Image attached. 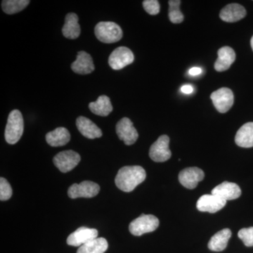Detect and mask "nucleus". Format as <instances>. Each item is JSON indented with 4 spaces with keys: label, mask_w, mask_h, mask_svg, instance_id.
Returning <instances> with one entry per match:
<instances>
[{
    "label": "nucleus",
    "mask_w": 253,
    "mask_h": 253,
    "mask_svg": "<svg viewBox=\"0 0 253 253\" xmlns=\"http://www.w3.org/2000/svg\"><path fill=\"white\" fill-rule=\"evenodd\" d=\"M146 173L141 166H125L119 169L115 179L118 189L131 192L146 179Z\"/></svg>",
    "instance_id": "nucleus-1"
},
{
    "label": "nucleus",
    "mask_w": 253,
    "mask_h": 253,
    "mask_svg": "<svg viewBox=\"0 0 253 253\" xmlns=\"http://www.w3.org/2000/svg\"><path fill=\"white\" fill-rule=\"evenodd\" d=\"M23 129L24 122L22 114L18 110H13L9 113L5 129L4 136L6 142L9 144H16L23 135Z\"/></svg>",
    "instance_id": "nucleus-2"
},
{
    "label": "nucleus",
    "mask_w": 253,
    "mask_h": 253,
    "mask_svg": "<svg viewBox=\"0 0 253 253\" xmlns=\"http://www.w3.org/2000/svg\"><path fill=\"white\" fill-rule=\"evenodd\" d=\"M95 36L101 42H117L123 38V31L116 23L111 21H101L96 25L94 29Z\"/></svg>",
    "instance_id": "nucleus-3"
},
{
    "label": "nucleus",
    "mask_w": 253,
    "mask_h": 253,
    "mask_svg": "<svg viewBox=\"0 0 253 253\" xmlns=\"http://www.w3.org/2000/svg\"><path fill=\"white\" fill-rule=\"evenodd\" d=\"M159 223V219L156 216L142 214L131 221L129 230L132 235L139 236L156 230Z\"/></svg>",
    "instance_id": "nucleus-4"
},
{
    "label": "nucleus",
    "mask_w": 253,
    "mask_h": 253,
    "mask_svg": "<svg viewBox=\"0 0 253 253\" xmlns=\"http://www.w3.org/2000/svg\"><path fill=\"white\" fill-rule=\"evenodd\" d=\"M81 156L72 150L61 151L55 156L53 162L61 172H70L78 166L81 161Z\"/></svg>",
    "instance_id": "nucleus-5"
},
{
    "label": "nucleus",
    "mask_w": 253,
    "mask_h": 253,
    "mask_svg": "<svg viewBox=\"0 0 253 253\" xmlns=\"http://www.w3.org/2000/svg\"><path fill=\"white\" fill-rule=\"evenodd\" d=\"M169 138L167 135H162L158 138L149 150V156L153 161L157 163L166 162L172 156L169 148Z\"/></svg>",
    "instance_id": "nucleus-6"
},
{
    "label": "nucleus",
    "mask_w": 253,
    "mask_h": 253,
    "mask_svg": "<svg viewBox=\"0 0 253 253\" xmlns=\"http://www.w3.org/2000/svg\"><path fill=\"white\" fill-rule=\"evenodd\" d=\"M134 54L129 48L120 46L110 55L109 63L111 68L118 71L134 62Z\"/></svg>",
    "instance_id": "nucleus-7"
},
{
    "label": "nucleus",
    "mask_w": 253,
    "mask_h": 253,
    "mask_svg": "<svg viewBox=\"0 0 253 253\" xmlns=\"http://www.w3.org/2000/svg\"><path fill=\"white\" fill-rule=\"evenodd\" d=\"M214 107L219 113H225L230 110L234 102V96L229 88L222 87L212 93L211 96Z\"/></svg>",
    "instance_id": "nucleus-8"
},
{
    "label": "nucleus",
    "mask_w": 253,
    "mask_h": 253,
    "mask_svg": "<svg viewBox=\"0 0 253 253\" xmlns=\"http://www.w3.org/2000/svg\"><path fill=\"white\" fill-rule=\"evenodd\" d=\"M100 186L96 183L84 181L81 184H73L68 189V194L71 199L93 198L99 194Z\"/></svg>",
    "instance_id": "nucleus-9"
},
{
    "label": "nucleus",
    "mask_w": 253,
    "mask_h": 253,
    "mask_svg": "<svg viewBox=\"0 0 253 253\" xmlns=\"http://www.w3.org/2000/svg\"><path fill=\"white\" fill-rule=\"evenodd\" d=\"M116 133L121 140L127 146L134 144L139 137V134L128 118H123L116 125Z\"/></svg>",
    "instance_id": "nucleus-10"
},
{
    "label": "nucleus",
    "mask_w": 253,
    "mask_h": 253,
    "mask_svg": "<svg viewBox=\"0 0 253 253\" xmlns=\"http://www.w3.org/2000/svg\"><path fill=\"white\" fill-rule=\"evenodd\" d=\"M97 236L98 231L96 229L82 226L70 234L67 239V244L75 247H81L89 241L96 239Z\"/></svg>",
    "instance_id": "nucleus-11"
},
{
    "label": "nucleus",
    "mask_w": 253,
    "mask_h": 253,
    "mask_svg": "<svg viewBox=\"0 0 253 253\" xmlns=\"http://www.w3.org/2000/svg\"><path fill=\"white\" fill-rule=\"evenodd\" d=\"M204 171L200 168H188L179 172V181L186 189H194L204 179Z\"/></svg>",
    "instance_id": "nucleus-12"
},
{
    "label": "nucleus",
    "mask_w": 253,
    "mask_h": 253,
    "mask_svg": "<svg viewBox=\"0 0 253 253\" xmlns=\"http://www.w3.org/2000/svg\"><path fill=\"white\" fill-rule=\"evenodd\" d=\"M226 201L212 194L201 196L197 201L196 207L201 212L215 213L225 206Z\"/></svg>",
    "instance_id": "nucleus-13"
},
{
    "label": "nucleus",
    "mask_w": 253,
    "mask_h": 253,
    "mask_svg": "<svg viewBox=\"0 0 253 253\" xmlns=\"http://www.w3.org/2000/svg\"><path fill=\"white\" fill-rule=\"evenodd\" d=\"M212 194L224 201H231L241 196V190L235 183L224 181L212 190Z\"/></svg>",
    "instance_id": "nucleus-14"
},
{
    "label": "nucleus",
    "mask_w": 253,
    "mask_h": 253,
    "mask_svg": "<svg viewBox=\"0 0 253 253\" xmlns=\"http://www.w3.org/2000/svg\"><path fill=\"white\" fill-rule=\"evenodd\" d=\"M218 58L214 63V69L223 72L231 67L236 60V53L230 46H223L217 52Z\"/></svg>",
    "instance_id": "nucleus-15"
},
{
    "label": "nucleus",
    "mask_w": 253,
    "mask_h": 253,
    "mask_svg": "<svg viewBox=\"0 0 253 253\" xmlns=\"http://www.w3.org/2000/svg\"><path fill=\"white\" fill-rule=\"evenodd\" d=\"M73 72L81 75H87L94 71V65L90 55L85 51H79L77 59L71 65Z\"/></svg>",
    "instance_id": "nucleus-16"
},
{
    "label": "nucleus",
    "mask_w": 253,
    "mask_h": 253,
    "mask_svg": "<svg viewBox=\"0 0 253 253\" xmlns=\"http://www.w3.org/2000/svg\"><path fill=\"white\" fill-rule=\"evenodd\" d=\"M76 126L80 132L88 139H94L102 136V131L99 126L84 116L78 118L76 120Z\"/></svg>",
    "instance_id": "nucleus-17"
},
{
    "label": "nucleus",
    "mask_w": 253,
    "mask_h": 253,
    "mask_svg": "<svg viewBox=\"0 0 253 253\" xmlns=\"http://www.w3.org/2000/svg\"><path fill=\"white\" fill-rule=\"evenodd\" d=\"M246 16V9L242 5L236 3L226 5L221 10L219 14L221 19L227 23L237 22Z\"/></svg>",
    "instance_id": "nucleus-18"
},
{
    "label": "nucleus",
    "mask_w": 253,
    "mask_h": 253,
    "mask_svg": "<svg viewBox=\"0 0 253 253\" xmlns=\"http://www.w3.org/2000/svg\"><path fill=\"white\" fill-rule=\"evenodd\" d=\"M71 140V134L65 127H58L46 134V141L51 146L58 147L67 144Z\"/></svg>",
    "instance_id": "nucleus-19"
},
{
    "label": "nucleus",
    "mask_w": 253,
    "mask_h": 253,
    "mask_svg": "<svg viewBox=\"0 0 253 253\" xmlns=\"http://www.w3.org/2000/svg\"><path fill=\"white\" fill-rule=\"evenodd\" d=\"M78 16L74 13H70L66 16L65 24L62 33L63 36L68 39H77L81 35V26L78 23Z\"/></svg>",
    "instance_id": "nucleus-20"
},
{
    "label": "nucleus",
    "mask_w": 253,
    "mask_h": 253,
    "mask_svg": "<svg viewBox=\"0 0 253 253\" xmlns=\"http://www.w3.org/2000/svg\"><path fill=\"white\" fill-rule=\"evenodd\" d=\"M236 144L240 147H253V123H246L238 130L235 137Z\"/></svg>",
    "instance_id": "nucleus-21"
},
{
    "label": "nucleus",
    "mask_w": 253,
    "mask_h": 253,
    "mask_svg": "<svg viewBox=\"0 0 253 253\" xmlns=\"http://www.w3.org/2000/svg\"><path fill=\"white\" fill-rule=\"evenodd\" d=\"M231 236V231L229 229H224L219 231L210 240L208 249L214 252H221L227 246L229 240Z\"/></svg>",
    "instance_id": "nucleus-22"
},
{
    "label": "nucleus",
    "mask_w": 253,
    "mask_h": 253,
    "mask_svg": "<svg viewBox=\"0 0 253 253\" xmlns=\"http://www.w3.org/2000/svg\"><path fill=\"white\" fill-rule=\"evenodd\" d=\"M89 109L95 115L107 116L113 111L111 100L106 95H101L95 102L89 103Z\"/></svg>",
    "instance_id": "nucleus-23"
},
{
    "label": "nucleus",
    "mask_w": 253,
    "mask_h": 253,
    "mask_svg": "<svg viewBox=\"0 0 253 253\" xmlns=\"http://www.w3.org/2000/svg\"><path fill=\"white\" fill-rule=\"evenodd\" d=\"M109 247L106 239L104 238H96L87 244L81 246L77 253H104Z\"/></svg>",
    "instance_id": "nucleus-24"
},
{
    "label": "nucleus",
    "mask_w": 253,
    "mask_h": 253,
    "mask_svg": "<svg viewBox=\"0 0 253 253\" xmlns=\"http://www.w3.org/2000/svg\"><path fill=\"white\" fill-rule=\"evenodd\" d=\"M29 3V0H4L1 7L6 14H14L22 11Z\"/></svg>",
    "instance_id": "nucleus-25"
},
{
    "label": "nucleus",
    "mask_w": 253,
    "mask_h": 253,
    "mask_svg": "<svg viewBox=\"0 0 253 253\" xmlns=\"http://www.w3.org/2000/svg\"><path fill=\"white\" fill-rule=\"evenodd\" d=\"M169 18L173 23H180L184 21V15L179 9L181 1L179 0H169Z\"/></svg>",
    "instance_id": "nucleus-26"
},
{
    "label": "nucleus",
    "mask_w": 253,
    "mask_h": 253,
    "mask_svg": "<svg viewBox=\"0 0 253 253\" xmlns=\"http://www.w3.org/2000/svg\"><path fill=\"white\" fill-rule=\"evenodd\" d=\"M12 196V189L9 182L4 178L0 179V200L7 201Z\"/></svg>",
    "instance_id": "nucleus-27"
},
{
    "label": "nucleus",
    "mask_w": 253,
    "mask_h": 253,
    "mask_svg": "<svg viewBox=\"0 0 253 253\" xmlns=\"http://www.w3.org/2000/svg\"><path fill=\"white\" fill-rule=\"evenodd\" d=\"M238 236L247 247L253 246V227L244 228L239 231Z\"/></svg>",
    "instance_id": "nucleus-28"
},
{
    "label": "nucleus",
    "mask_w": 253,
    "mask_h": 253,
    "mask_svg": "<svg viewBox=\"0 0 253 253\" xmlns=\"http://www.w3.org/2000/svg\"><path fill=\"white\" fill-rule=\"evenodd\" d=\"M144 9L148 14L157 15L160 12L161 6L157 0H145L143 1Z\"/></svg>",
    "instance_id": "nucleus-29"
},
{
    "label": "nucleus",
    "mask_w": 253,
    "mask_h": 253,
    "mask_svg": "<svg viewBox=\"0 0 253 253\" xmlns=\"http://www.w3.org/2000/svg\"><path fill=\"white\" fill-rule=\"evenodd\" d=\"M201 73H202V70H201V68L198 67L191 68L189 71V75L192 76H199Z\"/></svg>",
    "instance_id": "nucleus-30"
},
{
    "label": "nucleus",
    "mask_w": 253,
    "mask_h": 253,
    "mask_svg": "<svg viewBox=\"0 0 253 253\" xmlns=\"http://www.w3.org/2000/svg\"><path fill=\"white\" fill-rule=\"evenodd\" d=\"M181 90L184 94H189L194 91V88L191 85H184L181 88Z\"/></svg>",
    "instance_id": "nucleus-31"
},
{
    "label": "nucleus",
    "mask_w": 253,
    "mask_h": 253,
    "mask_svg": "<svg viewBox=\"0 0 253 253\" xmlns=\"http://www.w3.org/2000/svg\"><path fill=\"white\" fill-rule=\"evenodd\" d=\"M251 47H252L253 51V36L252 37V38H251Z\"/></svg>",
    "instance_id": "nucleus-32"
}]
</instances>
